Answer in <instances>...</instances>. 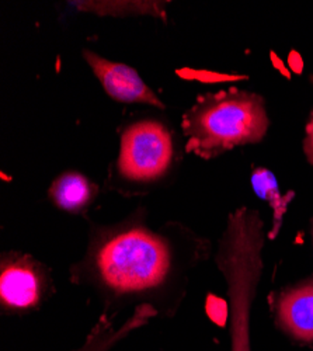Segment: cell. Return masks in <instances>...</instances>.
Here are the masks:
<instances>
[{
    "label": "cell",
    "mask_w": 313,
    "mask_h": 351,
    "mask_svg": "<svg viewBox=\"0 0 313 351\" xmlns=\"http://www.w3.org/2000/svg\"><path fill=\"white\" fill-rule=\"evenodd\" d=\"M208 249L181 223L151 228L138 208L121 222L92 226L86 254L72 266L71 280L95 292L104 315L135 306L144 319L172 317L186 297L190 271Z\"/></svg>",
    "instance_id": "cell-1"
},
{
    "label": "cell",
    "mask_w": 313,
    "mask_h": 351,
    "mask_svg": "<svg viewBox=\"0 0 313 351\" xmlns=\"http://www.w3.org/2000/svg\"><path fill=\"white\" fill-rule=\"evenodd\" d=\"M268 127L264 99L238 87L198 96L181 119L186 151L205 160L262 142Z\"/></svg>",
    "instance_id": "cell-2"
},
{
    "label": "cell",
    "mask_w": 313,
    "mask_h": 351,
    "mask_svg": "<svg viewBox=\"0 0 313 351\" xmlns=\"http://www.w3.org/2000/svg\"><path fill=\"white\" fill-rule=\"evenodd\" d=\"M264 222L258 210L240 207L227 218L215 263L227 288L232 351H251L250 312L263 273Z\"/></svg>",
    "instance_id": "cell-3"
},
{
    "label": "cell",
    "mask_w": 313,
    "mask_h": 351,
    "mask_svg": "<svg viewBox=\"0 0 313 351\" xmlns=\"http://www.w3.org/2000/svg\"><path fill=\"white\" fill-rule=\"evenodd\" d=\"M180 151L172 127L162 119L144 117L120 132V151L110 167L107 187L144 193L162 184L177 169Z\"/></svg>",
    "instance_id": "cell-4"
},
{
    "label": "cell",
    "mask_w": 313,
    "mask_h": 351,
    "mask_svg": "<svg viewBox=\"0 0 313 351\" xmlns=\"http://www.w3.org/2000/svg\"><path fill=\"white\" fill-rule=\"evenodd\" d=\"M52 292V278L42 263L18 252L2 254L0 304L3 312L24 313L38 309Z\"/></svg>",
    "instance_id": "cell-5"
},
{
    "label": "cell",
    "mask_w": 313,
    "mask_h": 351,
    "mask_svg": "<svg viewBox=\"0 0 313 351\" xmlns=\"http://www.w3.org/2000/svg\"><path fill=\"white\" fill-rule=\"evenodd\" d=\"M82 53L84 61L101 83L103 89L112 100L125 104H147L159 110L166 108L164 103L134 68L110 61L90 49H83Z\"/></svg>",
    "instance_id": "cell-6"
},
{
    "label": "cell",
    "mask_w": 313,
    "mask_h": 351,
    "mask_svg": "<svg viewBox=\"0 0 313 351\" xmlns=\"http://www.w3.org/2000/svg\"><path fill=\"white\" fill-rule=\"evenodd\" d=\"M277 326L292 340L313 343V277L279 291L274 301Z\"/></svg>",
    "instance_id": "cell-7"
},
{
    "label": "cell",
    "mask_w": 313,
    "mask_h": 351,
    "mask_svg": "<svg viewBox=\"0 0 313 351\" xmlns=\"http://www.w3.org/2000/svg\"><path fill=\"white\" fill-rule=\"evenodd\" d=\"M48 195L60 210L82 214L99 195V187L79 171H66L52 182Z\"/></svg>",
    "instance_id": "cell-8"
},
{
    "label": "cell",
    "mask_w": 313,
    "mask_h": 351,
    "mask_svg": "<svg viewBox=\"0 0 313 351\" xmlns=\"http://www.w3.org/2000/svg\"><path fill=\"white\" fill-rule=\"evenodd\" d=\"M251 186L254 193L258 194L262 199H266L273 211H274V228H273V235L270 237L271 239L275 237V233L279 230V225L282 221V215L286 214L288 204L292 198V195L286 194L282 195L279 193V187L278 183L274 178V174L267 170V169H255L251 174Z\"/></svg>",
    "instance_id": "cell-9"
},
{
    "label": "cell",
    "mask_w": 313,
    "mask_h": 351,
    "mask_svg": "<svg viewBox=\"0 0 313 351\" xmlns=\"http://www.w3.org/2000/svg\"><path fill=\"white\" fill-rule=\"evenodd\" d=\"M303 151H305L308 162L313 166V111L310 112L308 124H306V135H305V141H303Z\"/></svg>",
    "instance_id": "cell-10"
}]
</instances>
